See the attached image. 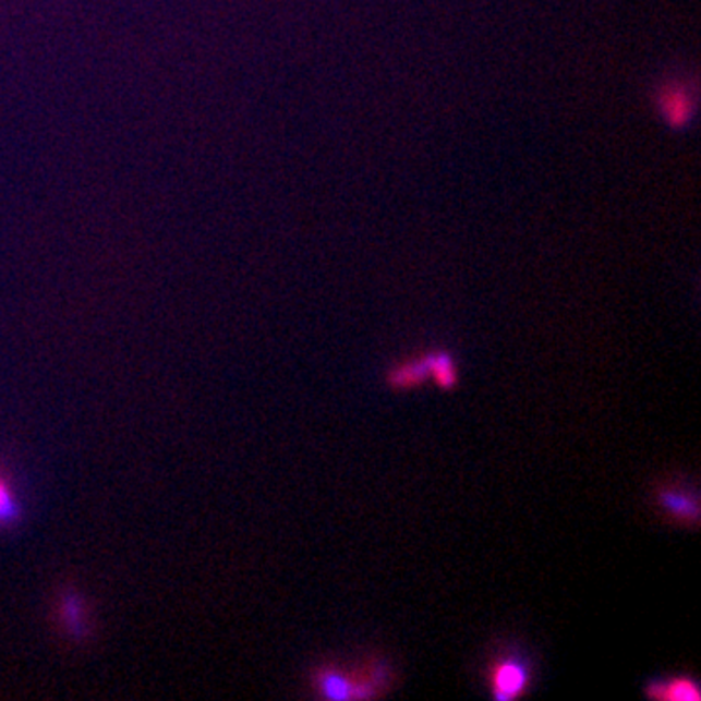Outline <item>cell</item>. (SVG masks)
Segmentation results:
<instances>
[{"label":"cell","mask_w":701,"mask_h":701,"mask_svg":"<svg viewBox=\"0 0 701 701\" xmlns=\"http://www.w3.org/2000/svg\"><path fill=\"white\" fill-rule=\"evenodd\" d=\"M643 693L653 701H700V682L690 674H673L653 678L643 686Z\"/></svg>","instance_id":"5"},{"label":"cell","mask_w":701,"mask_h":701,"mask_svg":"<svg viewBox=\"0 0 701 701\" xmlns=\"http://www.w3.org/2000/svg\"><path fill=\"white\" fill-rule=\"evenodd\" d=\"M20 517H22V507L16 493L12 492L9 483L0 478V527H10L19 522Z\"/></svg>","instance_id":"8"},{"label":"cell","mask_w":701,"mask_h":701,"mask_svg":"<svg viewBox=\"0 0 701 701\" xmlns=\"http://www.w3.org/2000/svg\"><path fill=\"white\" fill-rule=\"evenodd\" d=\"M698 86L693 78H668L655 90L656 111L665 119L666 125L682 129L690 125L696 113Z\"/></svg>","instance_id":"4"},{"label":"cell","mask_w":701,"mask_h":701,"mask_svg":"<svg viewBox=\"0 0 701 701\" xmlns=\"http://www.w3.org/2000/svg\"><path fill=\"white\" fill-rule=\"evenodd\" d=\"M485 684L495 701L527 698L534 686V668L529 656L515 649L497 653L485 668Z\"/></svg>","instance_id":"2"},{"label":"cell","mask_w":701,"mask_h":701,"mask_svg":"<svg viewBox=\"0 0 701 701\" xmlns=\"http://www.w3.org/2000/svg\"><path fill=\"white\" fill-rule=\"evenodd\" d=\"M63 619H64V624H67V628L73 631V636H76V638H81V636H83L84 633L83 604H81V601H78L76 596H73V594H69V596H64Z\"/></svg>","instance_id":"9"},{"label":"cell","mask_w":701,"mask_h":701,"mask_svg":"<svg viewBox=\"0 0 701 701\" xmlns=\"http://www.w3.org/2000/svg\"><path fill=\"white\" fill-rule=\"evenodd\" d=\"M396 684L392 663L384 656H366L355 666L326 663L314 668L312 688L319 700L366 701L386 698Z\"/></svg>","instance_id":"1"},{"label":"cell","mask_w":701,"mask_h":701,"mask_svg":"<svg viewBox=\"0 0 701 701\" xmlns=\"http://www.w3.org/2000/svg\"><path fill=\"white\" fill-rule=\"evenodd\" d=\"M651 499L656 512L668 524L686 530H696L700 527V495L692 483L666 478L663 482L655 483Z\"/></svg>","instance_id":"3"},{"label":"cell","mask_w":701,"mask_h":701,"mask_svg":"<svg viewBox=\"0 0 701 701\" xmlns=\"http://www.w3.org/2000/svg\"><path fill=\"white\" fill-rule=\"evenodd\" d=\"M425 355L428 368V380L437 384L443 392H455L460 384V368L455 355L447 349H431Z\"/></svg>","instance_id":"7"},{"label":"cell","mask_w":701,"mask_h":701,"mask_svg":"<svg viewBox=\"0 0 701 701\" xmlns=\"http://www.w3.org/2000/svg\"><path fill=\"white\" fill-rule=\"evenodd\" d=\"M428 383V368L425 355L403 359L390 366L386 373V384L394 392H413Z\"/></svg>","instance_id":"6"}]
</instances>
